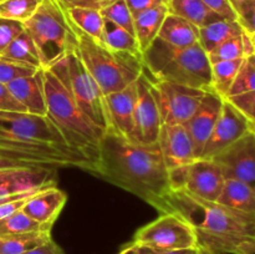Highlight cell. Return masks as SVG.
Listing matches in <instances>:
<instances>
[{
	"instance_id": "obj_1",
	"label": "cell",
	"mask_w": 255,
	"mask_h": 254,
	"mask_svg": "<svg viewBox=\"0 0 255 254\" xmlns=\"http://www.w3.org/2000/svg\"><path fill=\"white\" fill-rule=\"evenodd\" d=\"M181 216L196 233L198 247L214 254H255V214L203 201L187 191H171L156 207Z\"/></svg>"
},
{
	"instance_id": "obj_2",
	"label": "cell",
	"mask_w": 255,
	"mask_h": 254,
	"mask_svg": "<svg viewBox=\"0 0 255 254\" xmlns=\"http://www.w3.org/2000/svg\"><path fill=\"white\" fill-rule=\"evenodd\" d=\"M94 174L131 192L156 208L171 192L158 142L143 144L105 132Z\"/></svg>"
},
{
	"instance_id": "obj_3",
	"label": "cell",
	"mask_w": 255,
	"mask_h": 254,
	"mask_svg": "<svg viewBox=\"0 0 255 254\" xmlns=\"http://www.w3.org/2000/svg\"><path fill=\"white\" fill-rule=\"evenodd\" d=\"M0 148L20 161L49 168H81L94 173V166L67 144L47 116L0 110Z\"/></svg>"
},
{
	"instance_id": "obj_4",
	"label": "cell",
	"mask_w": 255,
	"mask_h": 254,
	"mask_svg": "<svg viewBox=\"0 0 255 254\" xmlns=\"http://www.w3.org/2000/svg\"><path fill=\"white\" fill-rule=\"evenodd\" d=\"M42 81L47 117L56 125L67 144L91 162L95 168L105 131L81 111L66 86L51 70L42 69Z\"/></svg>"
},
{
	"instance_id": "obj_5",
	"label": "cell",
	"mask_w": 255,
	"mask_h": 254,
	"mask_svg": "<svg viewBox=\"0 0 255 254\" xmlns=\"http://www.w3.org/2000/svg\"><path fill=\"white\" fill-rule=\"evenodd\" d=\"M142 61L144 71L153 79L204 91L212 90V64L199 44L181 49L157 37L143 51Z\"/></svg>"
},
{
	"instance_id": "obj_6",
	"label": "cell",
	"mask_w": 255,
	"mask_h": 254,
	"mask_svg": "<svg viewBox=\"0 0 255 254\" xmlns=\"http://www.w3.org/2000/svg\"><path fill=\"white\" fill-rule=\"evenodd\" d=\"M71 25L76 36L75 51L106 96L137 81L144 69L142 57L114 51L81 31L72 21Z\"/></svg>"
},
{
	"instance_id": "obj_7",
	"label": "cell",
	"mask_w": 255,
	"mask_h": 254,
	"mask_svg": "<svg viewBox=\"0 0 255 254\" xmlns=\"http://www.w3.org/2000/svg\"><path fill=\"white\" fill-rule=\"evenodd\" d=\"M24 27L39 50L42 69H49L76 50L71 21L59 0H44Z\"/></svg>"
},
{
	"instance_id": "obj_8",
	"label": "cell",
	"mask_w": 255,
	"mask_h": 254,
	"mask_svg": "<svg viewBox=\"0 0 255 254\" xmlns=\"http://www.w3.org/2000/svg\"><path fill=\"white\" fill-rule=\"evenodd\" d=\"M66 86L81 111L105 132L111 129L106 95L80 60L76 51H70L49 67Z\"/></svg>"
},
{
	"instance_id": "obj_9",
	"label": "cell",
	"mask_w": 255,
	"mask_h": 254,
	"mask_svg": "<svg viewBox=\"0 0 255 254\" xmlns=\"http://www.w3.org/2000/svg\"><path fill=\"white\" fill-rule=\"evenodd\" d=\"M133 243L146 246L157 252L197 248L196 233L188 222L171 212L162 213L136 232Z\"/></svg>"
},
{
	"instance_id": "obj_10",
	"label": "cell",
	"mask_w": 255,
	"mask_h": 254,
	"mask_svg": "<svg viewBox=\"0 0 255 254\" xmlns=\"http://www.w3.org/2000/svg\"><path fill=\"white\" fill-rule=\"evenodd\" d=\"M148 77L153 86L162 125H186L207 91L171 81H162L149 75Z\"/></svg>"
},
{
	"instance_id": "obj_11",
	"label": "cell",
	"mask_w": 255,
	"mask_h": 254,
	"mask_svg": "<svg viewBox=\"0 0 255 254\" xmlns=\"http://www.w3.org/2000/svg\"><path fill=\"white\" fill-rule=\"evenodd\" d=\"M137 99L133 112V142L153 144L158 142L161 115L148 75L142 72L136 81Z\"/></svg>"
},
{
	"instance_id": "obj_12",
	"label": "cell",
	"mask_w": 255,
	"mask_h": 254,
	"mask_svg": "<svg viewBox=\"0 0 255 254\" xmlns=\"http://www.w3.org/2000/svg\"><path fill=\"white\" fill-rule=\"evenodd\" d=\"M226 179H238L255 188V133L243 137L213 157Z\"/></svg>"
},
{
	"instance_id": "obj_13",
	"label": "cell",
	"mask_w": 255,
	"mask_h": 254,
	"mask_svg": "<svg viewBox=\"0 0 255 254\" xmlns=\"http://www.w3.org/2000/svg\"><path fill=\"white\" fill-rule=\"evenodd\" d=\"M253 129V125L248 119L232 104L224 100L221 116L206 142L199 158L212 159L216 154L226 149L241 137Z\"/></svg>"
},
{
	"instance_id": "obj_14",
	"label": "cell",
	"mask_w": 255,
	"mask_h": 254,
	"mask_svg": "<svg viewBox=\"0 0 255 254\" xmlns=\"http://www.w3.org/2000/svg\"><path fill=\"white\" fill-rule=\"evenodd\" d=\"M56 186L55 168H19L0 177V204L30 197L46 187Z\"/></svg>"
},
{
	"instance_id": "obj_15",
	"label": "cell",
	"mask_w": 255,
	"mask_h": 254,
	"mask_svg": "<svg viewBox=\"0 0 255 254\" xmlns=\"http://www.w3.org/2000/svg\"><path fill=\"white\" fill-rule=\"evenodd\" d=\"M224 100L226 99L219 96L213 90L207 91L193 116L184 125L191 136L196 158H199L201 156L204 144L208 141L209 136L221 116Z\"/></svg>"
},
{
	"instance_id": "obj_16",
	"label": "cell",
	"mask_w": 255,
	"mask_h": 254,
	"mask_svg": "<svg viewBox=\"0 0 255 254\" xmlns=\"http://www.w3.org/2000/svg\"><path fill=\"white\" fill-rule=\"evenodd\" d=\"M224 182L222 169L213 159L196 158L189 164L184 191L203 201L217 202L223 191Z\"/></svg>"
},
{
	"instance_id": "obj_17",
	"label": "cell",
	"mask_w": 255,
	"mask_h": 254,
	"mask_svg": "<svg viewBox=\"0 0 255 254\" xmlns=\"http://www.w3.org/2000/svg\"><path fill=\"white\" fill-rule=\"evenodd\" d=\"M158 146L167 171L188 166L196 159L193 143L184 125H162Z\"/></svg>"
},
{
	"instance_id": "obj_18",
	"label": "cell",
	"mask_w": 255,
	"mask_h": 254,
	"mask_svg": "<svg viewBox=\"0 0 255 254\" xmlns=\"http://www.w3.org/2000/svg\"><path fill=\"white\" fill-rule=\"evenodd\" d=\"M137 99L136 82L121 91L114 92L106 96L107 111H109L110 131L124 138L133 141V112Z\"/></svg>"
},
{
	"instance_id": "obj_19",
	"label": "cell",
	"mask_w": 255,
	"mask_h": 254,
	"mask_svg": "<svg viewBox=\"0 0 255 254\" xmlns=\"http://www.w3.org/2000/svg\"><path fill=\"white\" fill-rule=\"evenodd\" d=\"M66 201V193L56 186H51L29 197L21 209L37 223L51 228Z\"/></svg>"
},
{
	"instance_id": "obj_20",
	"label": "cell",
	"mask_w": 255,
	"mask_h": 254,
	"mask_svg": "<svg viewBox=\"0 0 255 254\" xmlns=\"http://www.w3.org/2000/svg\"><path fill=\"white\" fill-rule=\"evenodd\" d=\"M6 87L25 111L36 116H47L42 69L37 70L31 76L15 79Z\"/></svg>"
},
{
	"instance_id": "obj_21",
	"label": "cell",
	"mask_w": 255,
	"mask_h": 254,
	"mask_svg": "<svg viewBox=\"0 0 255 254\" xmlns=\"http://www.w3.org/2000/svg\"><path fill=\"white\" fill-rule=\"evenodd\" d=\"M157 37L171 46L183 49L198 44L199 27L183 17L168 12Z\"/></svg>"
},
{
	"instance_id": "obj_22",
	"label": "cell",
	"mask_w": 255,
	"mask_h": 254,
	"mask_svg": "<svg viewBox=\"0 0 255 254\" xmlns=\"http://www.w3.org/2000/svg\"><path fill=\"white\" fill-rule=\"evenodd\" d=\"M168 12V5H159V6L144 10L133 17L134 36H136L142 54L157 39L162 24Z\"/></svg>"
},
{
	"instance_id": "obj_23",
	"label": "cell",
	"mask_w": 255,
	"mask_h": 254,
	"mask_svg": "<svg viewBox=\"0 0 255 254\" xmlns=\"http://www.w3.org/2000/svg\"><path fill=\"white\" fill-rule=\"evenodd\" d=\"M217 202L237 211L255 214V188L238 179H226Z\"/></svg>"
},
{
	"instance_id": "obj_24",
	"label": "cell",
	"mask_w": 255,
	"mask_h": 254,
	"mask_svg": "<svg viewBox=\"0 0 255 254\" xmlns=\"http://www.w3.org/2000/svg\"><path fill=\"white\" fill-rule=\"evenodd\" d=\"M243 32V27L237 20H217V21L199 29L198 44L207 54H209L212 50L223 44L224 41L229 40L231 37L238 36Z\"/></svg>"
},
{
	"instance_id": "obj_25",
	"label": "cell",
	"mask_w": 255,
	"mask_h": 254,
	"mask_svg": "<svg viewBox=\"0 0 255 254\" xmlns=\"http://www.w3.org/2000/svg\"><path fill=\"white\" fill-rule=\"evenodd\" d=\"M168 10L171 14L188 20L197 27H204L217 20L223 19L209 9L202 0H169Z\"/></svg>"
},
{
	"instance_id": "obj_26",
	"label": "cell",
	"mask_w": 255,
	"mask_h": 254,
	"mask_svg": "<svg viewBox=\"0 0 255 254\" xmlns=\"http://www.w3.org/2000/svg\"><path fill=\"white\" fill-rule=\"evenodd\" d=\"M255 54V45L253 39L246 31L238 36L231 37L224 41L208 54L211 64L219 61H231V60L246 59Z\"/></svg>"
},
{
	"instance_id": "obj_27",
	"label": "cell",
	"mask_w": 255,
	"mask_h": 254,
	"mask_svg": "<svg viewBox=\"0 0 255 254\" xmlns=\"http://www.w3.org/2000/svg\"><path fill=\"white\" fill-rule=\"evenodd\" d=\"M1 56L10 60V61L17 62V64L27 65V66L36 67V69H42L39 50H37L34 40L31 39V36H30L26 30H24L7 46V49L2 52Z\"/></svg>"
},
{
	"instance_id": "obj_28",
	"label": "cell",
	"mask_w": 255,
	"mask_h": 254,
	"mask_svg": "<svg viewBox=\"0 0 255 254\" xmlns=\"http://www.w3.org/2000/svg\"><path fill=\"white\" fill-rule=\"evenodd\" d=\"M102 44L114 51L127 52L137 57H142L138 42L136 37L129 34L127 30L122 29L119 25L105 20L104 31H102Z\"/></svg>"
},
{
	"instance_id": "obj_29",
	"label": "cell",
	"mask_w": 255,
	"mask_h": 254,
	"mask_svg": "<svg viewBox=\"0 0 255 254\" xmlns=\"http://www.w3.org/2000/svg\"><path fill=\"white\" fill-rule=\"evenodd\" d=\"M51 239V232H31L0 237V254H24Z\"/></svg>"
},
{
	"instance_id": "obj_30",
	"label": "cell",
	"mask_w": 255,
	"mask_h": 254,
	"mask_svg": "<svg viewBox=\"0 0 255 254\" xmlns=\"http://www.w3.org/2000/svg\"><path fill=\"white\" fill-rule=\"evenodd\" d=\"M70 20L85 34L90 35L102 44L105 19L100 10L86 9V7H70L66 9Z\"/></svg>"
},
{
	"instance_id": "obj_31",
	"label": "cell",
	"mask_w": 255,
	"mask_h": 254,
	"mask_svg": "<svg viewBox=\"0 0 255 254\" xmlns=\"http://www.w3.org/2000/svg\"><path fill=\"white\" fill-rule=\"evenodd\" d=\"M243 60L238 59L212 64V90L223 99L229 96V91L236 81Z\"/></svg>"
},
{
	"instance_id": "obj_32",
	"label": "cell",
	"mask_w": 255,
	"mask_h": 254,
	"mask_svg": "<svg viewBox=\"0 0 255 254\" xmlns=\"http://www.w3.org/2000/svg\"><path fill=\"white\" fill-rule=\"evenodd\" d=\"M31 232H51V228L37 223L25 212H22V209L0 219V237L31 233Z\"/></svg>"
},
{
	"instance_id": "obj_33",
	"label": "cell",
	"mask_w": 255,
	"mask_h": 254,
	"mask_svg": "<svg viewBox=\"0 0 255 254\" xmlns=\"http://www.w3.org/2000/svg\"><path fill=\"white\" fill-rule=\"evenodd\" d=\"M44 0H6L0 4V17L24 24L36 12Z\"/></svg>"
},
{
	"instance_id": "obj_34",
	"label": "cell",
	"mask_w": 255,
	"mask_h": 254,
	"mask_svg": "<svg viewBox=\"0 0 255 254\" xmlns=\"http://www.w3.org/2000/svg\"><path fill=\"white\" fill-rule=\"evenodd\" d=\"M101 14L105 20H109V21L119 25L134 36L133 15L129 10L126 0H111L101 10Z\"/></svg>"
},
{
	"instance_id": "obj_35",
	"label": "cell",
	"mask_w": 255,
	"mask_h": 254,
	"mask_svg": "<svg viewBox=\"0 0 255 254\" xmlns=\"http://www.w3.org/2000/svg\"><path fill=\"white\" fill-rule=\"evenodd\" d=\"M251 91H255V54L243 60L228 97Z\"/></svg>"
},
{
	"instance_id": "obj_36",
	"label": "cell",
	"mask_w": 255,
	"mask_h": 254,
	"mask_svg": "<svg viewBox=\"0 0 255 254\" xmlns=\"http://www.w3.org/2000/svg\"><path fill=\"white\" fill-rule=\"evenodd\" d=\"M237 16V21L242 25L247 34L255 32V0H228Z\"/></svg>"
},
{
	"instance_id": "obj_37",
	"label": "cell",
	"mask_w": 255,
	"mask_h": 254,
	"mask_svg": "<svg viewBox=\"0 0 255 254\" xmlns=\"http://www.w3.org/2000/svg\"><path fill=\"white\" fill-rule=\"evenodd\" d=\"M36 67L27 66V65L17 64V62L10 61L0 55V84L5 85L10 84L15 79L25 76H31L37 71Z\"/></svg>"
},
{
	"instance_id": "obj_38",
	"label": "cell",
	"mask_w": 255,
	"mask_h": 254,
	"mask_svg": "<svg viewBox=\"0 0 255 254\" xmlns=\"http://www.w3.org/2000/svg\"><path fill=\"white\" fill-rule=\"evenodd\" d=\"M25 30L24 24L16 20L0 17V55Z\"/></svg>"
},
{
	"instance_id": "obj_39",
	"label": "cell",
	"mask_w": 255,
	"mask_h": 254,
	"mask_svg": "<svg viewBox=\"0 0 255 254\" xmlns=\"http://www.w3.org/2000/svg\"><path fill=\"white\" fill-rule=\"evenodd\" d=\"M227 100L232 102L255 127V91L231 96Z\"/></svg>"
},
{
	"instance_id": "obj_40",
	"label": "cell",
	"mask_w": 255,
	"mask_h": 254,
	"mask_svg": "<svg viewBox=\"0 0 255 254\" xmlns=\"http://www.w3.org/2000/svg\"><path fill=\"white\" fill-rule=\"evenodd\" d=\"M188 166L177 167L168 169V183L171 191H183L186 188L187 178H188Z\"/></svg>"
},
{
	"instance_id": "obj_41",
	"label": "cell",
	"mask_w": 255,
	"mask_h": 254,
	"mask_svg": "<svg viewBox=\"0 0 255 254\" xmlns=\"http://www.w3.org/2000/svg\"><path fill=\"white\" fill-rule=\"evenodd\" d=\"M202 1L223 19L237 20L236 14H234L228 0H202Z\"/></svg>"
},
{
	"instance_id": "obj_42",
	"label": "cell",
	"mask_w": 255,
	"mask_h": 254,
	"mask_svg": "<svg viewBox=\"0 0 255 254\" xmlns=\"http://www.w3.org/2000/svg\"><path fill=\"white\" fill-rule=\"evenodd\" d=\"M0 110L1 111H25L24 107L12 97L7 87L5 85L0 84Z\"/></svg>"
},
{
	"instance_id": "obj_43",
	"label": "cell",
	"mask_w": 255,
	"mask_h": 254,
	"mask_svg": "<svg viewBox=\"0 0 255 254\" xmlns=\"http://www.w3.org/2000/svg\"><path fill=\"white\" fill-rule=\"evenodd\" d=\"M59 1L66 9H70V7H86V9H94L101 11L111 0H59Z\"/></svg>"
},
{
	"instance_id": "obj_44",
	"label": "cell",
	"mask_w": 255,
	"mask_h": 254,
	"mask_svg": "<svg viewBox=\"0 0 255 254\" xmlns=\"http://www.w3.org/2000/svg\"><path fill=\"white\" fill-rule=\"evenodd\" d=\"M168 1L169 0H126L133 17L144 10L152 9L159 5H168Z\"/></svg>"
},
{
	"instance_id": "obj_45",
	"label": "cell",
	"mask_w": 255,
	"mask_h": 254,
	"mask_svg": "<svg viewBox=\"0 0 255 254\" xmlns=\"http://www.w3.org/2000/svg\"><path fill=\"white\" fill-rule=\"evenodd\" d=\"M32 167H44V166H36V164L27 163V162L15 161V159L0 158V177H2L4 174L9 173V172L14 171V169L32 168Z\"/></svg>"
},
{
	"instance_id": "obj_46",
	"label": "cell",
	"mask_w": 255,
	"mask_h": 254,
	"mask_svg": "<svg viewBox=\"0 0 255 254\" xmlns=\"http://www.w3.org/2000/svg\"><path fill=\"white\" fill-rule=\"evenodd\" d=\"M27 199H29V197L15 199V201H10V202H6V203L0 204V219L5 218V217L10 216V214L15 213L16 211L21 209L22 206H24L25 202H26Z\"/></svg>"
},
{
	"instance_id": "obj_47",
	"label": "cell",
	"mask_w": 255,
	"mask_h": 254,
	"mask_svg": "<svg viewBox=\"0 0 255 254\" xmlns=\"http://www.w3.org/2000/svg\"><path fill=\"white\" fill-rule=\"evenodd\" d=\"M24 254H64V252L61 251V248L52 239H49L47 242L35 247L34 249Z\"/></svg>"
},
{
	"instance_id": "obj_48",
	"label": "cell",
	"mask_w": 255,
	"mask_h": 254,
	"mask_svg": "<svg viewBox=\"0 0 255 254\" xmlns=\"http://www.w3.org/2000/svg\"><path fill=\"white\" fill-rule=\"evenodd\" d=\"M159 254H198V247L197 248L179 249V251H169V252H158Z\"/></svg>"
},
{
	"instance_id": "obj_49",
	"label": "cell",
	"mask_w": 255,
	"mask_h": 254,
	"mask_svg": "<svg viewBox=\"0 0 255 254\" xmlns=\"http://www.w3.org/2000/svg\"><path fill=\"white\" fill-rule=\"evenodd\" d=\"M119 254H138V246L136 243L132 242L131 244H128L127 247H125Z\"/></svg>"
},
{
	"instance_id": "obj_50",
	"label": "cell",
	"mask_w": 255,
	"mask_h": 254,
	"mask_svg": "<svg viewBox=\"0 0 255 254\" xmlns=\"http://www.w3.org/2000/svg\"><path fill=\"white\" fill-rule=\"evenodd\" d=\"M138 246V244H137ZM138 254H159L158 252L154 251V249L149 248L146 246H138Z\"/></svg>"
},
{
	"instance_id": "obj_51",
	"label": "cell",
	"mask_w": 255,
	"mask_h": 254,
	"mask_svg": "<svg viewBox=\"0 0 255 254\" xmlns=\"http://www.w3.org/2000/svg\"><path fill=\"white\" fill-rule=\"evenodd\" d=\"M0 158H7V159H15V161H20V159L17 158L15 154L10 153V152L5 151V149H2V148H0ZM27 163H29V162H27Z\"/></svg>"
},
{
	"instance_id": "obj_52",
	"label": "cell",
	"mask_w": 255,
	"mask_h": 254,
	"mask_svg": "<svg viewBox=\"0 0 255 254\" xmlns=\"http://www.w3.org/2000/svg\"><path fill=\"white\" fill-rule=\"evenodd\" d=\"M198 254H214L213 252L208 251L206 248H202V247H198Z\"/></svg>"
},
{
	"instance_id": "obj_53",
	"label": "cell",
	"mask_w": 255,
	"mask_h": 254,
	"mask_svg": "<svg viewBox=\"0 0 255 254\" xmlns=\"http://www.w3.org/2000/svg\"><path fill=\"white\" fill-rule=\"evenodd\" d=\"M251 36H252V39H253V42H254V45H255V32H254V34H252Z\"/></svg>"
},
{
	"instance_id": "obj_54",
	"label": "cell",
	"mask_w": 255,
	"mask_h": 254,
	"mask_svg": "<svg viewBox=\"0 0 255 254\" xmlns=\"http://www.w3.org/2000/svg\"><path fill=\"white\" fill-rule=\"evenodd\" d=\"M4 1H6V0H0V4H1V2H4Z\"/></svg>"
},
{
	"instance_id": "obj_55",
	"label": "cell",
	"mask_w": 255,
	"mask_h": 254,
	"mask_svg": "<svg viewBox=\"0 0 255 254\" xmlns=\"http://www.w3.org/2000/svg\"><path fill=\"white\" fill-rule=\"evenodd\" d=\"M253 131H254V133H255V127H253Z\"/></svg>"
}]
</instances>
